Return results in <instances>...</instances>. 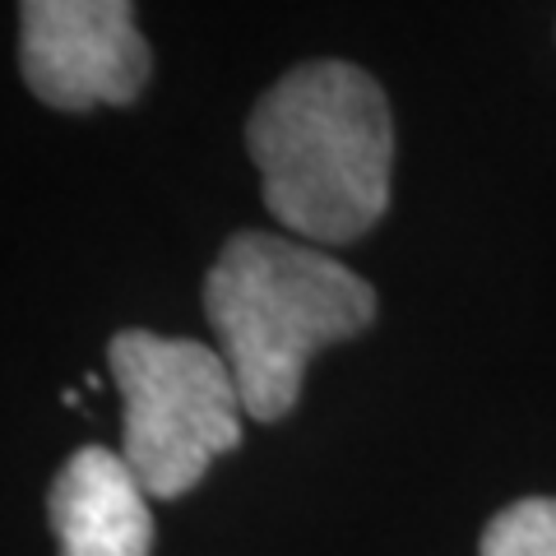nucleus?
I'll use <instances>...</instances> for the list:
<instances>
[{
    "label": "nucleus",
    "mask_w": 556,
    "mask_h": 556,
    "mask_svg": "<svg viewBox=\"0 0 556 556\" xmlns=\"http://www.w3.org/2000/svg\"><path fill=\"white\" fill-rule=\"evenodd\" d=\"M20 65L28 89L56 112L130 108L144 89L153 51L126 0H24Z\"/></svg>",
    "instance_id": "4"
},
{
    "label": "nucleus",
    "mask_w": 556,
    "mask_h": 556,
    "mask_svg": "<svg viewBox=\"0 0 556 556\" xmlns=\"http://www.w3.org/2000/svg\"><path fill=\"white\" fill-rule=\"evenodd\" d=\"M247 149L265 208L306 241H357L390 204V102L367 70L348 61L288 70L255 102Z\"/></svg>",
    "instance_id": "1"
},
{
    "label": "nucleus",
    "mask_w": 556,
    "mask_h": 556,
    "mask_svg": "<svg viewBox=\"0 0 556 556\" xmlns=\"http://www.w3.org/2000/svg\"><path fill=\"white\" fill-rule=\"evenodd\" d=\"M47 519L61 556H149L153 515L149 492L130 473L126 455L84 445L51 478Z\"/></svg>",
    "instance_id": "5"
},
{
    "label": "nucleus",
    "mask_w": 556,
    "mask_h": 556,
    "mask_svg": "<svg viewBox=\"0 0 556 556\" xmlns=\"http://www.w3.org/2000/svg\"><path fill=\"white\" fill-rule=\"evenodd\" d=\"M108 367L126 408V464L149 501H177L223 450L241 445V390L218 348L163 339L153 329H121Z\"/></svg>",
    "instance_id": "3"
},
{
    "label": "nucleus",
    "mask_w": 556,
    "mask_h": 556,
    "mask_svg": "<svg viewBox=\"0 0 556 556\" xmlns=\"http://www.w3.org/2000/svg\"><path fill=\"white\" fill-rule=\"evenodd\" d=\"M478 556H556V496H525L492 515Z\"/></svg>",
    "instance_id": "6"
},
{
    "label": "nucleus",
    "mask_w": 556,
    "mask_h": 556,
    "mask_svg": "<svg viewBox=\"0 0 556 556\" xmlns=\"http://www.w3.org/2000/svg\"><path fill=\"white\" fill-rule=\"evenodd\" d=\"M204 316L247 417L278 422L298 404L306 362L376 320V292L316 247L278 232H237L204 274Z\"/></svg>",
    "instance_id": "2"
}]
</instances>
